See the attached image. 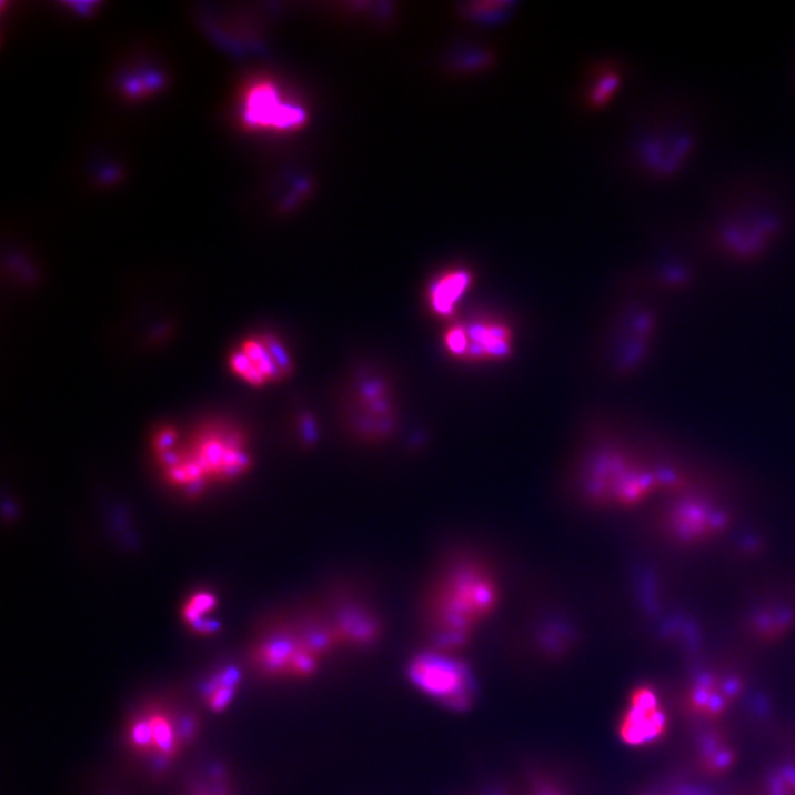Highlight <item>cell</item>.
<instances>
[{
	"instance_id": "cell-1",
	"label": "cell",
	"mask_w": 795,
	"mask_h": 795,
	"mask_svg": "<svg viewBox=\"0 0 795 795\" xmlns=\"http://www.w3.org/2000/svg\"><path fill=\"white\" fill-rule=\"evenodd\" d=\"M496 603L499 584L491 564L473 551L450 554L429 595L437 643L444 647L462 645L473 627L494 612Z\"/></svg>"
},
{
	"instance_id": "cell-2",
	"label": "cell",
	"mask_w": 795,
	"mask_h": 795,
	"mask_svg": "<svg viewBox=\"0 0 795 795\" xmlns=\"http://www.w3.org/2000/svg\"><path fill=\"white\" fill-rule=\"evenodd\" d=\"M342 411L355 441L369 446L385 444L401 423L394 381L376 365H361L346 383Z\"/></svg>"
},
{
	"instance_id": "cell-3",
	"label": "cell",
	"mask_w": 795,
	"mask_h": 795,
	"mask_svg": "<svg viewBox=\"0 0 795 795\" xmlns=\"http://www.w3.org/2000/svg\"><path fill=\"white\" fill-rule=\"evenodd\" d=\"M184 454L195 463L210 483L233 482L251 470L252 457L246 436L230 424H210L199 429Z\"/></svg>"
},
{
	"instance_id": "cell-4",
	"label": "cell",
	"mask_w": 795,
	"mask_h": 795,
	"mask_svg": "<svg viewBox=\"0 0 795 795\" xmlns=\"http://www.w3.org/2000/svg\"><path fill=\"white\" fill-rule=\"evenodd\" d=\"M409 673L417 688L445 706L462 711L472 704V672L460 661L437 653H423L411 663Z\"/></svg>"
},
{
	"instance_id": "cell-5",
	"label": "cell",
	"mask_w": 795,
	"mask_h": 795,
	"mask_svg": "<svg viewBox=\"0 0 795 795\" xmlns=\"http://www.w3.org/2000/svg\"><path fill=\"white\" fill-rule=\"evenodd\" d=\"M446 354L465 364H492L513 354V332L495 320L455 324L444 334Z\"/></svg>"
},
{
	"instance_id": "cell-6",
	"label": "cell",
	"mask_w": 795,
	"mask_h": 795,
	"mask_svg": "<svg viewBox=\"0 0 795 795\" xmlns=\"http://www.w3.org/2000/svg\"><path fill=\"white\" fill-rule=\"evenodd\" d=\"M234 376L248 385L263 388L266 383L291 378L295 364L286 346L273 334L246 339L229 356Z\"/></svg>"
},
{
	"instance_id": "cell-7",
	"label": "cell",
	"mask_w": 795,
	"mask_h": 795,
	"mask_svg": "<svg viewBox=\"0 0 795 795\" xmlns=\"http://www.w3.org/2000/svg\"><path fill=\"white\" fill-rule=\"evenodd\" d=\"M779 224L778 217L772 212L732 217L719 230L721 248L732 259L752 260L774 241Z\"/></svg>"
},
{
	"instance_id": "cell-8",
	"label": "cell",
	"mask_w": 795,
	"mask_h": 795,
	"mask_svg": "<svg viewBox=\"0 0 795 795\" xmlns=\"http://www.w3.org/2000/svg\"><path fill=\"white\" fill-rule=\"evenodd\" d=\"M243 121L251 129L295 130L304 125V108L280 98L271 83H256L248 90L242 111Z\"/></svg>"
},
{
	"instance_id": "cell-9",
	"label": "cell",
	"mask_w": 795,
	"mask_h": 795,
	"mask_svg": "<svg viewBox=\"0 0 795 795\" xmlns=\"http://www.w3.org/2000/svg\"><path fill=\"white\" fill-rule=\"evenodd\" d=\"M693 149V134L682 129L662 130L641 139L638 157L650 174L668 178L684 167Z\"/></svg>"
},
{
	"instance_id": "cell-10",
	"label": "cell",
	"mask_w": 795,
	"mask_h": 795,
	"mask_svg": "<svg viewBox=\"0 0 795 795\" xmlns=\"http://www.w3.org/2000/svg\"><path fill=\"white\" fill-rule=\"evenodd\" d=\"M664 729L666 716L657 694L650 686H640L632 694L630 708L618 728L622 739L631 745L648 744L661 738Z\"/></svg>"
},
{
	"instance_id": "cell-11",
	"label": "cell",
	"mask_w": 795,
	"mask_h": 795,
	"mask_svg": "<svg viewBox=\"0 0 795 795\" xmlns=\"http://www.w3.org/2000/svg\"><path fill=\"white\" fill-rule=\"evenodd\" d=\"M302 645L300 631L284 626L259 640L251 650V663L265 677L288 676L289 667Z\"/></svg>"
},
{
	"instance_id": "cell-12",
	"label": "cell",
	"mask_w": 795,
	"mask_h": 795,
	"mask_svg": "<svg viewBox=\"0 0 795 795\" xmlns=\"http://www.w3.org/2000/svg\"><path fill=\"white\" fill-rule=\"evenodd\" d=\"M143 708L147 712L149 724H151L153 743H155V756L152 758L173 766L183 752L178 726H175L174 708L157 702L148 704Z\"/></svg>"
},
{
	"instance_id": "cell-13",
	"label": "cell",
	"mask_w": 795,
	"mask_h": 795,
	"mask_svg": "<svg viewBox=\"0 0 795 795\" xmlns=\"http://www.w3.org/2000/svg\"><path fill=\"white\" fill-rule=\"evenodd\" d=\"M241 681L242 672L239 671L238 666L225 664V666L217 668L202 684L203 703L214 713L228 711L230 704L237 697Z\"/></svg>"
},
{
	"instance_id": "cell-14",
	"label": "cell",
	"mask_w": 795,
	"mask_h": 795,
	"mask_svg": "<svg viewBox=\"0 0 795 795\" xmlns=\"http://www.w3.org/2000/svg\"><path fill=\"white\" fill-rule=\"evenodd\" d=\"M470 283H472V275L467 271H454L433 283L429 291V304L433 313L444 319L453 318Z\"/></svg>"
},
{
	"instance_id": "cell-15",
	"label": "cell",
	"mask_w": 795,
	"mask_h": 795,
	"mask_svg": "<svg viewBox=\"0 0 795 795\" xmlns=\"http://www.w3.org/2000/svg\"><path fill=\"white\" fill-rule=\"evenodd\" d=\"M334 631L338 636L356 641V643H368L374 638L378 632V622L368 610L359 607V605H348L339 610Z\"/></svg>"
},
{
	"instance_id": "cell-16",
	"label": "cell",
	"mask_w": 795,
	"mask_h": 795,
	"mask_svg": "<svg viewBox=\"0 0 795 795\" xmlns=\"http://www.w3.org/2000/svg\"><path fill=\"white\" fill-rule=\"evenodd\" d=\"M124 739L133 756L147 762L155 756V743H153L151 724H149L144 708L130 717L128 726H125Z\"/></svg>"
},
{
	"instance_id": "cell-17",
	"label": "cell",
	"mask_w": 795,
	"mask_h": 795,
	"mask_svg": "<svg viewBox=\"0 0 795 795\" xmlns=\"http://www.w3.org/2000/svg\"><path fill=\"white\" fill-rule=\"evenodd\" d=\"M217 603H219V600L211 591L202 590L193 593L180 610V616H182L184 625L191 627L199 622L205 621L207 614L214 612Z\"/></svg>"
},
{
	"instance_id": "cell-18",
	"label": "cell",
	"mask_w": 795,
	"mask_h": 795,
	"mask_svg": "<svg viewBox=\"0 0 795 795\" xmlns=\"http://www.w3.org/2000/svg\"><path fill=\"white\" fill-rule=\"evenodd\" d=\"M175 726H178L180 743L182 747L188 748L189 745L195 743L199 731H201V719L195 712L182 711L178 712L174 708Z\"/></svg>"
},
{
	"instance_id": "cell-19",
	"label": "cell",
	"mask_w": 795,
	"mask_h": 795,
	"mask_svg": "<svg viewBox=\"0 0 795 795\" xmlns=\"http://www.w3.org/2000/svg\"><path fill=\"white\" fill-rule=\"evenodd\" d=\"M320 656L311 650L306 648L304 644L298 650L295 657L289 667L288 676L292 677H309L313 673L318 672Z\"/></svg>"
},
{
	"instance_id": "cell-20",
	"label": "cell",
	"mask_w": 795,
	"mask_h": 795,
	"mask_svg": "<svg viewBox=\"0 0 795 795\" xmlns=\"http://www.w3.org/2000/svg\"><path fill=\"white\" fill-rule=\"evenodd\" d=\"M155 459L160 460L178 450V432L173 427H162L155 433L152 441Z\"/></svg>"
},
{
	"instance_id": "cell-21",
	"label": "cell",
	"mask_w": 795,
	"mask_h": 795,
	"mask_svg": "<svg viewBox=\"0 0 795 795\" xmlns=\"http://www.w3.org/2000/svg\"><path fill=\"white\" fill-rule=\"evenodd\" d=\"M161 84V76L155 74V72H148V74H143L142 77H130L124 83V89L125 92L135 97V94L152 92V90H155L158 85Z\"/></svg>"
},
{
	"instance_id": "cell-22",
	"label": "cell",
	"mask_w": 795,
	"mask_h": 795,
	"mask_svg": "<svg viewBox=\"0 0 795 795\" xmlns=\"http://www.w3.org/2000/svg\"><path fill=\"white\" fill-rule=\"evenodd\" d=\"M617 85V76H604L603 79L598 81V84L595 85L593 92V101L595 103H598V105L600 103H604L605 101H607V99L612 98V94L614 92H616Z\"/></svg>"
},
{
	"instance_id": "cell-23",
	"label": "cell",
	"mask_w": 795,
	"mask_h": 795,
	"mask_svg": "<svg viewBox=\"0 0 795 795\" xmlns=\"http://www.w3.org/2000/svg\"><path fill=\"white\" fill-rule=\"evenodd\" d=\"M301 440L304 445H314L319 441V429L315 420L310 414L300 417Z\"/></svg>"
},
{
	"instance_id": "cell-24",
	"label": "cell",
	"mask_w": 795,
	"mask_h": 795,
	"mask_svg": "<svg viewBox=\"0 0 795 795\" xmlns=\"http://www.w3.org/2000/svg\"><path fill=\"white\" fill-rule=\"evenodd\" d=\"M685 274V266H682L680 264H668L663 269L664 279H666V282L671 284L675 282H684Z\"/></svg>"
},
{
	"instance_id": "cell-25",
	"label": "cell",
	"mask_w": 795,
	"mask_h": 795,
	"mask_svg": "<svg viewBox=\"0 0 795 795\" xmlns=\"http://www.w3.org/2000/svg\"><path fill=\"white\" fill-rule=\"evenodd\" d=\"M192 795H225V793H217L215 789L201 785V787L195 788Z\"/></svg>"
}]
</instances>
